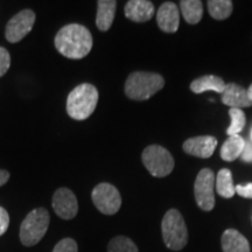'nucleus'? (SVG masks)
Segmentation results:
<instances>
[{
  "instance_id": "7",
  "label": "nucleus",
  "mask_w": 252,
  "mask_h": 252,
  "mask_svg": "<svg viewBox=\"0 0 252 252\" xmlns=\"http://www.w3.org/2000/svg\"><path fill=\"white\" fill-rule=\"evenodd\" d=\"M215 174L212 169H201L194 185V194L197 206L204 212H210L215 207Z\"/></svg>"
},
{
  "instance_id": "16",
  "label": "nucleus",
  "mask_w": 252,
  "mask_h": 252,
  "mask_svg": "<svg viewBox=\"0 0 252 252\" xmlns=\"http://www.w3.org/2000/svg\"><path fill=\"white\" fill-rule=\"evenodd\" d=\"M117 1L115 0H99L97 1L96 26L99 31L106 32L112 26L115 19Z\"/></svg>"
},
{
  "instance_id": "2",
  "label": "nucleus",
  "mask_w": 252,
  "mask_h": 252,
  "mask_svg": "<svg viewBox=\"0 0 252 252\" xmlns=\"http://www.w3.org/2000/svg\"><path fill=\"white\" fill-rule=\"evenodd\" d=\"M98 91L90 83H82L70 91L67 98V112L75 121H84L93 115L98 103Z\"/></svg>"
},
{
  "instance_id": "3",
  "label": "nucleus",
  "mask_w": 252,
  "mask_h": 252,
  "mask_svg": "<svg viewBox=\"0 0 252 252\" xmlns=\"http://www.w3.org/2000/svg\"><path fill=\"white\" fill-rule=\"evenodd\" d=\"M165 86L161 75L156 72L134 71L125 82V94L133 100H146Z\"/></svg>"
},
{
  "instance_id": "27",
  "label": "nucleus",
  "mask_w": 252,
  "mask_h": 252,
  "mask_svg": "<svg viewBox=\"0 0 252 252\" xmlns=\"http://www.w3.org/2000/svg\"><path fill=\"white\" fill-rule=\"evenodd\" d=\"M236 193L244 198H252V184L235 186Z\"/></svg>"
},
{
  "instance_id": "8",
  "label": "nucleus",
  "mask_w": 252,
  "mask_h": 252,
  "mask_svg": "<svg viewBox=\"0 0 252 252\" xmlns=\"http://www.w3.org/2000/svg\"><path fill=\"white\" fill-rule=\"evenodd\" d=\"M94 207L104 215H115L122 206V196L115 186L105 184L97 185L91 193Z\"/></svg>"
},
{
  "instance_id": "22",
  "label": "nucleus",
  "mask_w": 252,
  "mask_h": 252,
  "mask_svg": "<svg viewBox=\"0 0 252 252\" xmlns=\"http://www.w3.org/2000/svg\"><path fill=\"white\" fill-rule=\"evenodd\" d=\"M229 116L231 118V124L226 130V133L230 135H237L239 132L243 131L245 124H247V117L242 109H230Z\"/></svg>"
},
{
  "instance_id": "6",
  "label": "nucleus",
  "mask_w": 252,
  "mask_h": 252,
  "mask_svg": "<svg viewBox=\"0 0 252 252\" xmlns=\"http://www.w3.org/2000/svg\"><path fill=\"white\" fill-rule=\"evenodd\" d=\"M144 166L151 175L156 178H165L174 168V159L165 147L160 145H151L141 154Z\"/></svg>"
},
{
  "instance_id": "20",
  "label": "nucleus",
  "mask_w": 252,
  "mask_h": 252,
  "mask_svg": "<svg viewBox=\"0 0 252 252\" xmlns=\"http://www.w3.org/2000/svg\"><path fill=\"white\" fill-rule=\"evenodd\" d=\"M216 191L220 196L224 198H231L236 194L230 169L223 168L219 172V174L216 176Z\"/></svg>"
},
{
  "instance_id": "18",
  "label": "nucleus",
  "mask_w": 252,
  "mask_h": 252,
  "mask_svg": "<svg viewBox=\"0 0 252 252\" xmlns=\"http://www.w3.org/2000/svg\"><path fill=\"white\" fill-rule=\"evenodd\" d=\"M244 147L245 140L241 135H230L220 147V158L224 161H234L242 156Z\"/></svg>"
},
{
  "instance_id": "5",
  "label": "nucleus",
  "mask_w": 252,
  "mask_h": 252,
  "mask_svg": "<svg viewBox=\"0 0 252 252\" xmlns=\"http://www.w3.org/2000/svg\"><path fill=\"white\" fill-rule=\"evenodd\" d=\"M50 215L45 208H36L25 217L20 225V241L25 247L36 245L48 230Z\"/></svg>"
},
{
  "instance_id": "4",
  "label": "nucleus",
  "mask_w": 252,
  "mask_h": 252,
  "mask_svg": "<svg viewBox=\"0 0 252 252\" xmlns=\"http://www.w3.org/2000/svg\"><path fill=\"white\" fill-rule=\"evenodd\" d=\"M162 238L165 245L173 251H180L188 243V230L181 213L169 209L161 222Z\"/></svg>"
},
{
  "instance_id": "25",
  "label": "nucleus",
  "mask_w": 252,
  "mask_h": 252,
  "mask_svg": "<svg viewBox=\"0 0 252 252\" xmlns=\"http://www.w3.org/2000/svg\"><path fill=\"white\" fill-rule=\"evenodd\" d=\"M9 65H11V55L7 49L0 47V77L4 76L8 71Z\"/></svg>"
},
{
  "instance_id": "17",
  "label": "nucleus",
  "mask_w": 252,
  "mask_h": 252,
  "mask_svg": "<svg viewBox=\"0 0 252 252\" xmlns=\"http://www.w3.org/2000/svg\"><path fill=\"white\" fill-rule=\"evenodd\" d=\"M225 88V83L223 78L215 75H206L194 80L190 83V90L194 94H202L206 91H215V93L222 94Z\"/></svg>"
},
{
  "instance_id": "14",
  "label": "nucleus",
  "mask_w": 252,
  "mask_h": 252,
  "mask_svg": "<svg viewBox=\"0 0 252 252\" xmlns=\"http://www.w3.org/2000/svg\"><path fill=\"white\" fill-rule=\"evenodd\" d=\"M125 17L134 23H146L156 12L153 2L147 0H130L125 5Z\"/></svg>"
},
{
  "instance_id": "30",
  "label": "nucleus",
  "mask_w": 252,
  "mask_h": 252,
  "mask_svg": "<svg viewBox=\"0 0 252 252\" xmlns=\"http://www.w3.org/2000/svg\"><path fill=\"white\" fill-rule=\"evenodd\" d=\"M248 96H249V98H250V100L252 102V83L250 84V87L248 88Z\"/></svg>"
},
{
  "instance_id": "15",
  "label": "nucleus",
  "mask_w": 252,
  "mask_h": 252,
  "mask_svg": "<svg viewBox=\"0 0 252 252\" xmlns=\"http://www.w3.org/2000/svg\"><path fill=\"white\" fill-rule=\"evenodd\" d=\"M223 252H250V244L241 232L235 229H228L223 232L222 239Z\"/></svg>"
},
{
  "instance_id": "12",
  "label": "nucleus",
  "mask_w": 252,
  "mask_h": 252,
  "mask_svg": "<svg viewBox=\"0 0 252 252\" xmlns=\"http://www.w3.org/2000/svg\"><path fill=\"white\" fill-rule=\"evenodd\" d=\"M157 23L165 33H175L180 26V12L178 5L167 1L160 6L157 13Z\"/></svg>"
},
{
  "instance_id": "11",
  "label": "nucleus",
  "mask_w": 252,
  "mask_h": 252,
  "mask_svg": "<svg viewBox=\"0 0 252 252\" xmlns=\"http://www.w3.org/2000/svg\"><path fill=\"white\" fill-rule=\"evenodd\" d=\"M217 139L213 135H200V137L189 138L184 143V151L190 156L208 159L215 152Z\"/></svg>"
},
{
  "instance_id": "23",
  "label": "nucleus",
  "mask_w": 252,
  "mask_h": 252,
  "mask_svg": "<svg viewBox=\"0 0 252 252\" xmlns=\"http://www.w3.org/2000/svg\"><path fill=\"white\" fill-rule=\"evenodd\" d=\"M108 252H139V250L132 239L125 236H117L110 241Z\"/></svg>"
},
{
  "instance_id": "31",
  "label": "nucleus",
  "mask_w": 252,
  "mask_h": 252,
  "mask_svg": "<svg viewBox=\"0 0 252 252\" xmlns=\"http://www.w3.org/2000/svg\"><path fill=\"white\" fill-rule=\"evenodd\" d=\"M251 141H252V130H251Z\"/></svg>"
},
{
  "instance_id": "13",
  "label": "nucleus",
  "mask_w": 252,
  "mask_h": 252,
  "mask_svg": "<svg viewBox=\"0 0 252 252\" xmlns=\"http://www.w3.org/2000/svg\"><path fill=\"white\" fill-rule=\"evenodd\" d=\"M220 94H222L220 97L222 103L231 109L249 108L252 105V102L248 96V90L236 83L225 84L224 90Z\"/></svg>"
},
{
  "instance_id": "28",
  "label": "nucleus",
  "mask_w": 252,
  "mask_h": 252,
  "mask_svg": "<svg viewBox=\"0 0 252 252\" xmlns=\"http://www.w3.org/2000/svg\"><path fill=\"white\" fill-rule=\"evenodd\" d=\"M241 158L242 161L252 162V141H250V143H245V147Z\"/></svg>"
},
{
  "instance_id": "26",
  "label": "nucleus",
  "mask_w": 252,
  "mask_h": 252,
  "mask_svg": "<svg viewBox=\"0 0 252 252\" xmlns=\"http://www.w3.org/2000/svg\"><path fill=\"white\" fill-rule=\"evenodd\" d=\"M9 225V216L2 207H0V236H2L7 231Z\"/></svg>"
},
{
  "instance_id": "21",
  "label": "nucleus",
  "mask_w": 252,
  "mask_h": 252,
  "mask_svg": "<svg viewBox=\"0 0 252 252\" xmlns=\"http://www.w3.org/2000/svg\"><path fill=\"white\" fill-rule=\"evenodd\" d=\"M208 11L212 18L216 20H224L232 13V1L230 0H209L207 2Z\"/></svg>"
},
{
  "instance_id": "10",
  "label": "nucleus",
  "mask_w": 252,
  "mask_h": 252,
  "mask_svg": "<svg viewBox=\"0 0 252 252\" xmlns=\"http://www.w3.org/2000/svg\"><path fill=\"white\" fill-rule=\"evenodd\" d=\"M53 209L62 220H72L78 213V202L75 194L68 188H59L53 195Z\"/></svg>"
},
{
  "instance_id": "1",
  "label": "nucleus",
  "mask_w": 252,
  "mask_h": 252,
  "mask_svg": "<svg viewBox=\"0 0 252 252\" xmlns=\"http://www.w3.org/2000/svg\"><path fill=\"white\" fill-rule=\"evenodd\" d=\"M54 43L58 52L64 58L81 60L89 54L94 41L90 31L83 25L69 24L58 32Z\"/></svg>"
},
{
  "instance_id": "29",
  "label": "nucleus",
  "mask_w": 252,
  "mask_h": 252,
  "mask_svg": "<svg viewBox=\"0 0 252 252\" xmlns=\"http://www.w3.org/2000/svg\"><path fill=\"white\" fill-rule=\"evenodd\" d=\"M9 179V173L5 169H0V187L4 186Z\"/></svg>"
},
{
  "instance_id": "24",
  "label": "nucleus",
  "mask_w": 252,
  "mask_h": 252,
  "mask_svg": "<svg viewBox=\"0 0 252 252\" xmlns=\"http://www.w3.org/2000/svg\"><path fill=\"white\" fill-rule=\"evenodd\" d=\"M53 252H78V247L72 238H63L55 245Z\"/></svg>"
},
{
  "instance_id": "19",
  "label": "nucleus",
  "mask_w": 252,
  "mask_h": 252,
  "mask_svg": "<svg viewBox=\"0 0 252 252\" xmlns=\"http://www.w3.org/2000/svg\"><path fill=\"white\" fill-rule=\"evenodd\" d=\"M180 8L182 17L188 24L196 25L203 15V4L200 0H181Z\"/></svg>"
},
{
  "instance_id": "9",
  "label": "nucleus",
  "mask_w": 252,
  "mask_h": 252,
  "mask_svg": "<svg viewBox=\"0 0 252 252\" xmlns=\"http://www.w3.org/2000/svg\"><path fill=\"white\" fill-rule=\"evenodd\" d=\"M35 23V13L32 9H23L6 25L5 37L8 42H19L32 31Z\"/></svg>"
}]
</instances>
